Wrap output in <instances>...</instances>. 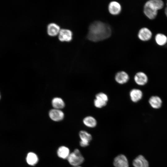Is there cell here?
Masks as SVG:
<instances>
[{"instance_id": "19", "label": "cell", "mask_w": 167, "mask_h": 167, "mask_svg": "<svg viewBox=\"0 0 167 167\" xmlns=\"http://www.w3.org/2000/svg\"><path fill=\"white\" fill-rule=\"evenodd\" d=\"M79 136L80 141L89 143L92 139L91 134L85 131H80L79 133Z\"/></svg>"}, {"instance_id": "17", "label": "cell", "mask_w": 167, "mask_h": 167, "mask_svg": "<svg viewBox=\"0 0 167 167\" xmlns=\"http://www.w3.org/2000/svg\"><path fill=\"white\" fill-rule=\"evenodd\" d=\"M58 156L60 158L65 159L67 158L70 153L69 149L65 146H61L59 148L57 151Z\"/></svg>"}, {"instance_id": "4", "label": "cell", "mask_w": 167, "mask_h": 167, "mask_svg": "<svg viewBox=\"0 0 167 167\" xmlns=\"http://www.w3.org/2000/svg\"><path fill=\"white\" fill-rule=\"evenodd\" d=\"M48 115L50 119L55 122L62 121L65 116L64 112L61 109L54 108L49 110Z\"/></svg>"}, {"instance_id": "21", "label": "cell", "mask_w": 167, "mask_h": 167, "mask_svg": "<svg viewBox=\"0 0 167 167\" xmlns=\"http://www.w3.org/2000/svg\"><path fill=\"white\" fill-rule=\"evenodd\" d=\"M95 98L102 99L107 102H108L109 100L108 95L103 92H100L96 94L95 95Z\"/></svg>"}, {"instance_id": "1", "label": "cell", "mask_w": 167, "mask_h": 167, "mask_svg": "<svg viewBox=\"0 0 167 167\" xmlns=\"http://www.w3.org/2000/svg\"><path fill=\"white\" fill-rule=\"evenodd\" d=\"M111 31L110 26L100 21H96L90 26L87 37L90 40L97 41L110 36Z\"/></svg>"}, {"instance_id": "3", "label": "cell", "mask_w": 167, "mask_h": 167, "mask_svg": "<svg viewBox=\"0 0 167 167\" xmlns=\"http://www.w3.org/2000/svg\"><path fill=\"white\" fill-rule=\"evenodd\" d=\"M67 159L69 164L74 166H79L84 160L83 156L78 149H75L73 152L70 153Z\"/></svg>"}, {"instance_id": "13", "label": "cell", "mask_w": 167, "mask_h": 167, "mask_svg": "<svg viewBox=\"0 0 167 167\" xmlns=\"http://www.w3.org/2000/svg\"><path fill=\"white\" fill-rule=\"evenodd\" d=\"M51 105L53 108L61 109L65 106L63 100L60 97H56L53 98L51 101Z\"/></svg>"}, {"instance_id": "25", "label": "cell", "mask_w": 167, "mask_h": 167, "mask_svg": "<svg viewBox=\"0 0 167 167\" xmlns=\"http://www.w3.org/2000/svg\"><path fill=\"white\" fill-rule=\"evenodd\" d=\"M74 167H81L79 166H74Z\"/></svg>"}, {"instance_id": "27", "label": "cell", "mask_w": 167, "mask_h": 167, "mask_svg": "<svg viewBox=\"0 0 167 167\" xmlns=\"http://www.w3.org/2000/svg\"><path fill=\"white\" fill-rule=\"evenodd\" d=\"M166 5H167V3H166Z\"/></svg>"}, {"instance_id": "6", "label": "cell", "mask_w": 167, "mask_h": 167, "mask_svg": "<svg viewBox=\"0 0 167 167\" xmlns=\"http://www.w3.org/2000/svg\"><path fill=\"white\" fill-rule=\"evenodd\" d=\"M151 31L148 28L144 27L139 30L138 33V37L139 39L143 41H147L150 40L152 37Z\"/></svg>"}, {"instance_id": "10", "label": "cell", "mask_w": 167, "mask_h": 167, "mask_svg": "<svg viewBox=\"0 0 167 167\" xmlns=\"http://www.w3.org/2000/svg\"><path fill=\"white\" fill-rule=\"evenodd\" d=\"M148 79L147 75L142 72H137L134 77V80L136 83L141 86L145 84L147 82Z\"/></svg>"}, {"instance_id": "11", "label": "cell", "mask_w": 167, "mask_h": 167, "mask_svg": "<svg viewBox=\"0 0 167 167\" xmlns=\"http://www.w3.org/2000/svg\"><path fill=\"white\" fill-rule=\"evenodd\" d=\"M108 10L109 13L113 15L119 14L121 10V6L118 2L112 1L109 5Z\"/></svg>"}, {"instance_id": "22", "label": "cell", "mask_w": 167, "mask_h": 167, "mask_svg": "<svg viewBox=\"0 0 167 167\" xmlns=\"http://www.w3.org/2000/svg\"><path fill=\"white\" fill-rule=\"evenodd\" d=\"M93 103L94 106L97 108H102L107 104V103L100 101L95 98L94 100Z\"/></svg>"}, {"instance_id": "14", "label": "cell", "mask_w": 167, "mask_h": 167, "mask_svg": "<svg viewBox=\"0 0 167 167\" xmlns=\"http://www.w3.org/2000/svg\"><path fill=\"white\" fill-rule=\"evenodd\" d=\"M83 122L86 126L89 128H94L97 124L96 119L93 117L91 116L85 117L84 118Z\"/></svg>"}, {"instance_id": "26", "label": "cell", "mask_w": 167, "mask_h": 167, "mask_svg": "<svg viewBox=\"0 0 167 167\" xmlns=\"http://www.w3.org/2000/svg\"><path fill=\"white\" fill-rule=\"evenodd\" d=\"M1 98V95H0V99Z\"/></svg>"}, {"instance_id": "16", "label": "cell", "mask_w": 167, "mask_h": 167, "mask_svg": "<svg viewBox=\"0 0 167 167\" xmlns=\"http://www.w3.org/2000/svg\"><path fill=\"white\" fill-rule=\"evenodd\" d=\"M26 161L29 165L33 166L38 162V158L36 154L30 152L28 154L26 158Z\"/></svg>"}, {"instance_id": "5", "label": "cell", "mask_w": 167, "mask_h": 167, "mask_svg": "<svg viewBox=\"0 0 167 167\" xmlns=\"http://www.w3.org/2000/svg\"><path fill=\"white\" fill-rule=\"evenodd\" d=\"M113 164L115 167H129V162L126 157L122 154H119L114 158Z\"/></svg>"}, {"instance_id": "7", "label": "cell", "mask_w": 167, "mask_h": 167, "mask_svg": "<svg viewBox=\"0 0 167 167\" xmlns=\"http://www.w3.org/2000/svg\"><path fill=\"white\" fill-rule=\"evenodd\" d=\"M115 80L118 84H123L127 83L129 79L128 74L123 71L118 72L115 76Z\"/></svg>"}, {"instance_id": "12", "label": "cell", "mask_w": 167, "mask_h": 167, "mask_svg": "<svg viewBox=\"0 0 167 167\" xmlns=\"http://www.w3.org/2000/svg\"><path fill=\"white\" fill-rule=\"evenodd\" d=\"M130 99L134 102H137L141 99L143 93L141 90L138 89H133L129 93Z\"/></svg>"}, {"instance_id": "2", "label": "cell", "mask_w": 167, "mask_h": 167, "mask_svg": "<svg viewBox=\"0 0 167 167\" xmlns=\"http://www.w3.org/2000/svg\"><path fill=\"white\" fill-rule=\"evenodd\" d=\"M164 6V3L161 0H150L144 4L143 12L149 19H155L157 15L158 11L162 9Z\"/></svg>"}, {"instance_id": "18", "label": "cell", "mask_w": 167, "mask_h": 167, "mask_svg": "<svg viewBox=\"0 0 167 167\" xmlns=\"http://www.w3.org/2000/svg\"><path fill=\"white\" fill-rule=\"evenodd\" d=\"M149 102L151 106L154 109H158L161 106L162 101L161 99L157 96H152Z\"/></svg>"}, {"instance_id": "23", "label": "cell", "mask_w": 167, "mask_h": 167, "mask_svg": "<svg viewBox=\"0 0 167 167\" xmlns=\"http://www.w3.org/2000/svg\"><path fill=\"white\" fill-rule=\"evenodd\" d=\"M79 144L80 146L82 147H86L89 145V143L80 141L79 142Z\"/></svg>"}, {"instance_id": "9", "label": "cell", "mask_w": 167, "mask_h": 167, "mask_svg": "<svg viewBox=\"0 0 167 167\" xmlns=\"http://www.w3.org/2000/svg\"><path fill=\"white\" fill-rule=\"evenodd\" d=\"M72 33L69 30L62 29L59 33L58 38L62 41H70L72 39Z\"/></svg>"}, {"instance_id": "8", "label": "cell", "mask_w": 167, "mask_h": 167, "mask_svg": "<svg viewBox=\"0 0 167 167\" xmlns=\"http://www.w3.org/2000/svg\"><path fill=\"white\" fill-rule=\"evenodd\" d=\"M132 164L134 167H149L148 161L141 155L138 156L133 160Z\"/></svg>"}, {"instance_id": "15", "label": "cell", "mask_w": 167, "mask_h": 167, "mask_svg": "<svg viewBox=\"0 0 167 167\" xmlns=\"http://www.w3.org/2000/svg\"><path fill=\"white\" fill-rule=\"evenodd\" d=\"M60 31V27L54 23L50 24L48 26L47 32L50 36H54L57 35Z\"/></svg>"}, {"instance_id": "20", "label": "cell", "mask_w": 167, "mask_h": 167, "mask_svg": "<svg viewBox=\"0 0 167 167\" xmlns=\"http://www.w3.org/2000/svg\"><path fill=\"white\" fill-rule=\"evenodd\" d=\"M155 40L158 45L163 46L167 43V37L164 34L158 33L155 36Z\"/></svg>"}, {"instance_id": "24", "label": "cell", "mask_w": 167, "mask_h": 167, "mask_svg": "<svg viewBox=\"0 0 167 167\" xmlns=\"http://www.w3.org/2000/svg\"><path fill=\"white\" fill-rule=\"evenodd\" d=\"M165 14L166 17H167V7H166L165 9Z\"/></svg>"}]
</instances>
